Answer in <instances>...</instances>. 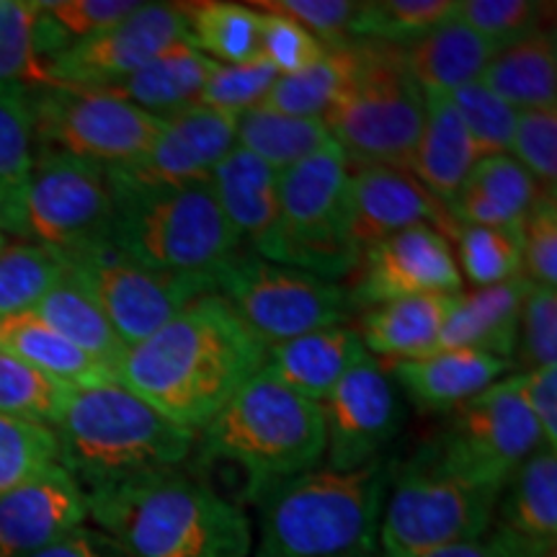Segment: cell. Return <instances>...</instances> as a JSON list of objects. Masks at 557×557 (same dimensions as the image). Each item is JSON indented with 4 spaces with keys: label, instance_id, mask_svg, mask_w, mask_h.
<instances>
[{
    "label": "cell",
    "instance_id": "60d3db41",
    "mask_svg": "<svg viewBox=\"0 0 557 557\" xmlns=\"http://www.w3.org/2000/svg\"><path fill=\"white\" fill-rule=\"evenodd\" d=\"M60 465L52 426L24 416L0 413V496Z\"/></svg>",
    "mask_w": 557,
    "mask_h": 557
},
{
    "label": "cell",
    "instance_id": "1f68e13d",
    "mask_svg": "<svg viewBox=\"0 0 557 557\" xmlns=\"http://www.w3.org/2000/svg\"><path fill=\"white\" fill-rule=\"evenodd\" d=\"M480 83L517 111L557 107L555 32L542 29L493 54Z\"/></svg>",
    "mask_w": 557,
    "mask_h": 557
},
{
    "label": "cell",
    "instance_id": "2e32d148",
    "mask_svg": "<svg viewBox=\"0 0 557 557\" xmlns=\"http://www.w3.org/2000/svg\"><path fill=\"white\" fill-rule=\"evenodd\" d=\"M320 410L331 470H359L374 462L403 426L398 387L369 354L341 377Z\"/></svg>",
    "mask_w": 557,
    "mask_h": 557
},
{
    "label": "cell",
    "instance_id": "d6a6232c",
    "mask_svg": "<svg viewBox=\"0 0 557 557\" xmlns=\"http://www.w3.org/2000/svg\"><path fill=\"white\" fill-rule=\"evenodd\" d=\"M32 312L75 348H81L83 354H88L90 359H96L116 374V367H120L129 346L120 338V333L114 331V325L109 323L99 305L86 295V289L67 271L52 289H47V295L34 305Z\"/></svg>",
    "mask_w": 557,
    "mask_h": 557
},
{
    "label": "cell",
    "instance_id": "74e56055",
    "mask_svg": "<svg viewBox=\"0 0 557 557\" xmlns=\"http://www.w3.org/2000/svg\"><path fill=\"white\" fill-rule=\"evenodd\" d=\"M457 0H369L359 5L351 39L408 47L451 18Z\"/></svg>",
    "mask_w": 557,
    "mask_h": 557
},
{
    "label": "cell",
    "instance_id": "ee69618b",
    "mask_svg": "<svg viewBox=\"0 0 557 557\" xmlns=\"http://www.w3.org/2000/svg\"><path fill=\"white\" fill-rule=\"evenodd\" d=\"M553 11V3H534V0H457L455 16L470 26L472 32L504 50L513 41L542 32V21Z\"/></svg>",
    "mask_w": 557,
    "mask_h": 557
},
{
    "label": "cell",
    "instance_id": "9f6ffc18",
    "mask_svg": "<svg viewBox=\"0 0 557 557\" xmlns=\"http://www.w3.org/2000/svg\"><path fill=\"white\" fill-rule=\"evenodd\" d=\"M29 557H129L122 545H116L101 529H88L86 524L73 529L65 537L52 542Z\"/></svg>",
    "mask_w": 557,
    "mask_h": 557
},
{
    "label": "cell",
    "instance_id": "b9f144b4",
    "mask_svg": "<svg viewBox=\"0 0 557 557\" xmlns=\"http://www.w3.org/2000/svg\"><path fill=\"white\" fill-rule=\"evenodd\" d=\"M37 156L29 88L0 83V189L11 199V212ZM11 227V225H9Z\"/></svg>",
    "mask_w": 557,
    "mask_h": 557
},
{
    "label": "cell",
    "instance_id": "8d00e7d4",
    "mask_svg": "<svg viewBox=\"0 0 557 557\" xmlns=\"http://www.w3.org/2000/svg\"><path fill=\"white\" fill-rule=\"evenodd\" d=\"M346 45L331 47L315 65L292 75H278L259 107L302 120H325L346 86Z\"/></svg>",
    "mask_w": 557,
    "mask_h": 557
},
{
    "label": "cell",
    "instance_id": "f5cc1de1",
    "mask_svg": "<svg viewBox=\"0 0 557 557\" xmlns=\"http://www.w3.org/2000/svg\"><path fill=\"white\" fill-rule=\"evenodd\" d=\"M323 54L325 47L292 18L278 16V13H261V58H267L278 70V75L299 73L315 65Z\"/></svg>",
    "mask_w": 557,
    "mask_h": 557
},
{
    "label": "cell",
    "instance_id": "11a10c76",
    "mask_svg": "<svg viewBox=\"0 0 557 557\" xmlns=\"http://www.w3.org/2000/svg\"><path fill=\"white\" fill-rule=\"evenodd\" d=\"M426 557H555V547L529 545V542H521L511 537V534L491 527V532L483 540L436 549V553Z\"/></svg>",
    "mask_w": 557,
    "mask_h": 557
},
{
    "label": "cell",
    "instance_id": "4dcf8cb0",
    "mask_svg": "<svg viewBox=\"0 0 557 557\" xmlns=\"http://www.w3.org/2000/svg\"><path fill=\"white\" fill-rule=\"evenodd\" d=\"M0 348L65 387H94L120 382L109 367L99 364L81 348H75L32 310L0 318Z\"/></svg>",
    "mask_w": 557,
    "mask_h": 557
},
{
    "label": "cell",
    "instance_id": "6da1fadb",
    "mask_svg": "<svg viewBox=\"0 0 557 557\" xmlns=\"http://www.w3.org/2000/svg\"><path fill=\"white\" fill-rule=\"evenodd\" d=\"M267 348L225 299L205 295L150 338L129 346L116 367V380L197 434L261 372Z\"/></svg>",
    "mask_w": 557,
    "mask_h": 557
},
{
    "label": "cell",
    "instance_id": "cb8c5ba5",
    "mask_svg": "<svg viewBox=\"0 0 557 557\" xmlns=\"http://www.w3.org/2000/svg\"><path fill=\"white\" fill-rule=\"evenodd\" d=\"M529 284L532 282L521 274L493 287L459 292L436 348H470V351L513 361L519 344L521 305H524Z\"/></svg>",
    "mask_w": 557,
    "mask_h": 557
},
{
    "label": "cell",
    "instance_id": "6f0895ef",
    "mask_svg": "<svg viewBox=\"0 0 557 557\" xmlns=\"http://www.w3.org/2000/svg\"><path fill=\"white\" fill-rule=\"evenodd\" d=\"M9 225H11V199L5 197V191L0 189V248L9 243Z\"/></svg>",
    "mask_w": 557,
    "mask_h": 557
},
{
    "label": "cell",
    "instance_id": "484cf974",
    "mask_svg": "<svg viewBox=\"0 0 557 557\" xmlns=\"http://www.w3.org/2000/svg\"><path fill=\"white\" fill-rule=\"evenodd\" d=\"M400 50L410 78L423 96H449L451 90L480 81L498 47L451 16Z\"/></svg>",
    "mask_w": 557,
    "mask_h": 557
},
{
    "label": "cell",
    "instance_id": "44dd1931",
    "mask_svg": "<svg viewBox=\"0 0 557 557\" xmlns=\"http://www.w3.org/2000/svg\"><path fill=\"white\" fill-rule=\"evenodd\" d=\"M395 387L426 413H451L504 377L513 361L470 348H436L426 357L382 361Z\"/></svg>",
    "mask_w": 557,
    "mask_h": 557
},
{
    "label": "cell",
    "instance_id": "4316f807",
    "mask_svg": "<svg viewBox=\"0 0 557 557\" xmlns=\"http://www.w3.org/2000/svg\"><path fill=\"white\" fill-rule=\"evenodd\" d=\"M475 163L478 152L472 148V139L457 109L451 107L447 96H426L423 129L408 165L410 176L431 197L449 205Z\"/></svg>",
    "mask_w": 557,
    "mask_h": 557
},
{
    "label": "cell",
    "instance_id": "603a6c76",
    "mask_svg": "<svg viewBox=\"0 0 557 557\" xmlns=\"http://www.w3.org/2000/svg\"><path fill=\"white\" fill-rule=\"evenodd\" d=\"M361 357H367V348L359 331L351 325H331L269 346L263 372L320 406Z\"/></svg>",
    "mask_w": 557,
    "mask_h": 557
},
{
    "label": "cell",
    "instance_id": "30bf717a",
    "mask_svg": "<svg viewBox=\"0 0 557 557\" xmlns=\"http://www.w3.org/2000/svg\"><path fill=\"white\" fill-rule=\"evenodd\" d=\"M220 295L246 329L263 346L346 325L354 302L348 287L333 278L310 274L240 250L214 274Z\"/></svg>",
    "mask_w": 557,
    "mask_h": 557
},
{
    "label": "cell",
    "instance_id": "52a82bcc",
    "mask_svg": "<svg viewBox=\"0 0 557 557\" xmlns=\"http://www.w3.org/2000/svg\"><path fill=\"white\" fill-rule=\"evenodd\" d=\"M348 75L325 114L333 139L351 169L387 165L408 173L426 116V96L410 78L400 47L346 41Z\"/></svg>",
    "mask_w": 557,
    "mask_h": 557
},
{
    "label": "cell",
    "instance_id": "d4e9b609",
    "mask_svg": "<svg viewBox=\"0 0 557 557\" xmlns=\"http://www.w3.org/2000/svg\"><path fill=\"white\" fill-rule=\"evenodd\" d=\"M542 197L534 178L511 156L480 158L447 209L457 225H521Z\"/></svg>",
    "mask_w": 557,
    "mask_h": 557
},
{
    "label": "cell",
    "instance_id": "db71d44e",
    "mask_svg": "<svg viewBox=\"0 0 557 557\" xmlns=\"http://www.w3.org/2000/svg\"><path fill=\"white\" fill-rule=\"evenodd\" d=\"M513 385L537 421L547 447L557 449V364L513 374Z\"/></svg>",
    "mask_w": 557,
    "mask_h": 557
},
{
    "label": "cell",
    "instance_id": "ba28073f",
    "mask_svg": "<svg viewBox=\"0 0 557 557\" xmlns=\"http://www.w3.org/2000/svg\"><path fill=\"white\" fill-rule=\"evenodd\" d=\"M487 487L451 472L431 444L393 468L380 519L377 557H426L436 549L483 540L500 498Z\"/></svg>",
    "mask_w": 557,
    "mask_h": 557
},
{
    "label": "cell",
    "instance_id": "277c9868",
    "mask_svg": "<svg viewBox=\"0 0 557 557\" xmlns=\"http://www.w3.org/2000/svg\"><path fill=\"white\" fill-rule=\"evenodd\" d=\"M52 431L60 465L86 493L148 472L178 470L197 444L194 431L120 382L70 387Z\"/></svg>",
    "mask_w": 557,
    "mask_h": 557
},
{
    "label": "cell",
    "instance_id": "7bdbcfd3",
    "mask_svg": "<svg viewBox=\"0 0 557 557\" xmlns=\"http://www.w3.org/2000/svg\"><path fill=\"white\" fill-rule=\"evenodd\" d=\"M447 99L457 109L465 129H468L478 160L491 156H508L513 129H517V109L508 107L504 99H498L480 81L451 90Z\"/></svg>",
    "mask_w": 557,
    "mask_h": 557
},
{
    "label": "cell",
    "instance_id": "7dc6e473",
    "mask_svg": "<svg viewBox=\"0 0 557 557\" xmlns=\"http://www.w3.org/2000/svg\"><path fill=\"white\" fill-rule=\"evenodd\" d=\"M276 78L278 70L267 58L243 62V65H218L209 75L197 103L238 120L240 114L256 109L267 99Z\"/></svg>",
    "mask_w": 557,
    "mask_h": 557
},
{
    "label": "cell",
    "instance_id": "f907efd6",
    "mask_svg": "<svg viewBox=\"0 0 557 557\" xmlns=\"http://www.w3.org/2000/svg\"><path fill=\"white\" fill-rule=\"evenodd\" d=\"M527 369L557 364V292L529 284L519 318L517 357Z\"/></svg>",
    "mask_w": 557,
    "mask_h": 557
},
{
    "label": "cell",
    "instance_id": "7c38bea8",
    "mask_svg": "<svg viewBox=\"0 0 557 557\" xmlns=\"http://www.w3.org/2000/svg\"><path fill=\"white\" fill-rule=\"evenodd\" d=\"M60 256L67 274L99 305L127 346L150 338L199 297L214 295L212 278L148 269L107 240Z\"/></svg>",
    "mask_w": 557,
    "mask_h": 557
},
{
    "label": "cell",
    "instance_id": "ab89813d",
    "mask_svg": "<svg viewBox=\"0 0 557 557\" xmlns=\"http://www.w3.org/2000/svg\"><path fill=\"white\" fill-rule=\"evenodd\" d=\"M521 225L455 227L449 243L455 240L457 246V267H462L465 276H468L470 284H475V289L493 287V284L521 276Z\"/></svg>",
    "mask_w": 557,
    "mask_h": 557
},
{
    "label": "cell",
    "instance_id": "e575fe53",
    "mask_svg": "<svg viewBox=\"0 0 557 557\" xmlns=\"http://www.w3.org/2000/svg\"><path fill=\"white\" fill-rule=\"evenodd\" d=\"M189 41L218 65H243L261 58V13L243 3L199 0L178 3Z\"/></svg>",
    "mask_w": 557,
    "mask_h": 557
},
{
    "label": "cell",
    "instance_id": "ffe728a7",
    "mask_svg": "<svg viewBox=\"0 0 557 557\" xmlns=\"http://www.w3.org/2000/svg\"><path fill=\"white\" fill-rule=\"evenodd\" d=\"M86 491L54 465L0 496V557H29L86 524Z\"/></svg>",
    "mask_w": 557,
    "mask_h": 557
},
{
    "label": "cell",
    "instance_id": "f35d334b",
    "mask_svg": "<svg viewBox=\"0 0 557 557\" xmlns=\"http://www.w3.org/2000/svg\"><path fill=\"white\" fill-rule=\"evenodd\" d=\"M62 274L65 261L54 250L24 240L5 243L0 248V318L34 310Z\"/></svg>",
    "mask_w": 557,
    "mask_h": 557
},
{
    "label": "cell",
    "instance_id": "8992f818",
    "mask_svg": "<svg viewBox=\"0 0 557 557\" xmlns=\"http://www.w3.org/2000/svg\"><path fill=\"white\" fill-rule=\"evenodd\" d=\"M197 434L201 457L246 472L253 500L315 470L325 457L323 410L263 369Z\"/></svg>",
    "mask_w": 557,
    "mask_h": 557
},
{
    "label": "cell",
    "instance_id": "f6af8a7d",
    "mask_svg": "<svg viewBox=\"0 0 557 557\" xmlns=\"http://www.w3.org/2000/svg\"><path fill=\"white\" fill-rule=\"evenodd\" d=\"M67 389L0 348V413L34 418L52 426Z\"/></svg>",
    "mask_w": 557,
    "mask_h": 557
},
{
    "label": "cell",
    "instance_id": "8fae6325",
    "mask_svg": "<svg viewBox=\"0 0 557 557\" xmlns=\"http://www.w3.org/2000/svg\"><path fill=\"white\" fill-rule=\"evenodd\" d=\"M37 148L88 160L101 169H127L150 150L163 116L83 86H32Z\"/></svg>",
    "mask_w": 557,
    "mask_h": 557
},
{
    "label": "cell",
    "instance_id": "d6986e66",
    "mask_svg": "<svg viewBox=\"0 0 557 557\" xmlns=\"http://www.w3.org/2000/svg\"><path fill=\"white\" fill-rule=\"evenodd\" d=\"M413 225H431L451 238L457 222L447 205L423 189L406 171L387 165L351 169V225L348 238L361 256L380 240Z\"/></svg>",
    "mask_w": 557,
    "mask_h": 557
},
{
    "label": "cell",
    "instance_id": "7402d4cb",
    "mask_svg": "<svg viewBox=\"0 0 557 557\" xmlns=\"http://www.w3.org/2000/svg\"><path fill=\"white\" fill-rule=\"evenodd\" d=\"M218 205L240 248L271 261L278 230V173L235 145L209 176Z\"/></svg>",
    "mask_w": 557,
    "mask_h": 557
},
{
    "label": "cell",
    "instance_id": "7a4b0ae2",
    "mask_svg": "<svg viewBox=\"0 0 557 557\" xmlns=\"http://www.w3.org/2000/svg\"><path fill=\"white\" fill-rule=\"evenodd\" d=\"M88 517L129 557H250L246 511L181 470L148 472L86 493Z\"/></svg>",
    "mask_w": 557,
    "mask_h": 557
},
{
    "label": "cell",
    "instance_id": "9a60e30c",
    "mask_svg": "<svg viewBox=\"0 0 557 557\" xmlns=\"http://www.w3.org/2000/svg\"><path fill=\"white\" fill-rule=\"evenodd\" d=\"M181 39H189V26L178 3H139L120 24L47 62L45 86H109L137 73Z\"/></svg>",
    "mask_w": 557,
    "mask_h": 557
},
{
    "label": "cell",
    "instance_id": "f1b7e54d",
    "mask_svg": "<svg viewBox=\"0 0 557 557\" xmlns=\"http://www.w3.org/2000/svg\"><path fill=\"white\" fill-rule=\"evenodd\" d=\"M457 295H421L393 299L367 310L361 318V344L367 354H377L385 361L416 359L436 351L438 336L447 323Z\"/></svg>",
    "mask_w": 557,
    "mask_h": 557
},
{
    "label": "cell",
    "instance_id": "c3c4849f",
    "mask_svg": "<svg viewBox=\"0 0 557 557\" xmlns=\"http://www.w3.org/2000/svg\"><path fill=\"white\" fill-rule=\"evenodd\" d=\"M508 152L542 194L557 197V107L519 111Z\"/></svg>",
    "mask_w": 557,
    "mask_h": 557
},
{
    "label": "cell",
    "instance_id": "4fadbf2b",
    "mask_svg": "<svg viewBox=\"0 0 557 557\" xmlns=\"http://www.w3.org/2000/svg\"><path fill=\"white\" fill-rule=\"evenodd\" d=\"M111 194L107 169L58 150L37 148L11 212L9 235L54 253L107 240Z\"/></svg>",
    "mask_w": 557,
    "mask_h": 557
},
{
    "label": "cell",
    "instance_id": "f546056e",
    "mask_svg": "<svg viewBox=\"0 0 557 557\" xmlns=\"http://www.w3.org/2000/svg\"><path fill=\"white\" fill-rule=\"evenodd\" d=\"M493 527L537 547L557 537V449L542 447L508 480Z\"/></svg>",
    "mask_w": 557,
    "mask_h": 557
},
{
    "label": "cell",
    "instance_id": "e0dca14e",
    "mask_svg": "<svg viewBox=\"0 0 557 557\" xmlns=\"http://www.w3.org/2000/svg\"><path fill=\"white\" fill-rule=\"evenodd\" d=\"M359 278L348 287L354 310H372L393 299L462 292L451 243L431 225H413L367 248Z\"/></svg>",
    "mask_w": 557,
    "mask_h": 557
},
{
    "label": "cell",
    "instance_id": "3957f363",
    "mask_svg": "<svg viewBox=\"0 0 557 557\" xmlns=\"http://www.w3.org/2000/svg\"><path fill=\"white\" fill-rule=\"evenodd\" d=\"M393 468L377 457L359 470L315 468L274 485L256 500L261 529L250 557H377Z\"/></svg>",
    "mask_w": 557,
    "mask_h": 557
},
{
    "label": "cell",
    "instance_id": "ac0fdd59",
    "mask_svg": "<svg viewBox=\"0 0 557 557\" xmlns=\"http://www.w3.org/2000/svg\"><path fill=\"white\" fill-rule=\"evenodd\" d=\"M235 116L191 103L163 116L150 150L127 169H109L139 184H194L207 181L235 148Z\"/></svg>",
    "mask_w": 557,
    "mask_h": 557
},
{
    "label": "cell",
    "instance_id": "836d02e7",
    "mask_svg": "<svg viewBox=\"0 0 557 557\" xmlns=\"http://www.w3.org/2000/svg\"><path fill=\"white\" fill-rule=\"evenodd\" d=\"M235 145L263 160L276 173L287 171L318 152L338 148L323 120L276 114V111L261 107L238 116Z\"/></svg>",
    "mask_w": 557,
    "mask_h": 557
},
{
    "label": "cell",
    "instance_id": "5b68a950",
    "mask_svg": "<svg viewBox=\"0 0 557 557\" xmlns=\"http://www.w3.org/2000/svg\"><path fill=\"white\" fill-rule=\"evenodd\" d=\"M107 178L111 194L107 243L132 261L214 282V274L243 250L209 178L194 184H139L109 169Z\"/></svg>",
    "mask_w": 557,
    "mask_h": 557
},
{
    "label": "cell",
    "instance_id": "9c48e42d",
    "mask_svg": "<svg viewBox=\"0 0 557 557\" xmlns=\"http://www.w3.org/2000/svg\"><path fill=\"white\" fill-rule=\"evenodd\" d=\"M348 225L351 165L338 148L278 173V230L271 261L338 282L361 261Z\"/></svg>",
    "mask_w": 557,
    "mask_h": 557
},
{
    "label": "cell",
    "instance_id": "83f0119b",
    "mask_svg": "<svg viewBox=\"0 0 557 557\" xmlns=\"http://www.w3.org/2000/svg\"><path fill=\"white\" fill-rule=\"evenodd\" d=\"M214 67L218 62L205 58L189 39H181L137 73L99 90L120 96L148 114L165 116L197 103Z\"/></svg>",
    "mask_w": 557,
    "mask_h": 557
},
{
    "label": "cell",
    "instance_id": "5bb4252c",
    "mask_svg": "<svg viewBox=\"0 0 557 557\" xmlns=\"http://www.w3.org/2000/svg\"><path fill=\"white\" fill-rule=\"evenodd\" d=\"M429 444L451 472L498 491L534 451L547 447L513 377L451 410L447 426Z\"/></svg>",
    "mask_w": 557,
    "mask_h": 557
},
{
    "label": "cell",
    "instance_id": "681fc988",
    "mask_svg": "<svg viewBox=\"0 0 557 557\" xmlns=\"http://www.w3.org/2000/svg\"><path fill=\"white\" fill-rule=\"evenodd\" d=\"M357 0H259L250 9L261 13H278L310 32L325 50L351 41L354 21L359 13Z\"/></svg>",
    "mask_w": 557,
    "mask_h": 557
},
{
    "label": "cell",
    "instance_id": "816d5d0a",
    "mask_svg": "<svg viewBox=\"0 0 557 557\" xmlns=\"http://www.w3.org/2000/svg\"><path fill=\"white\" fill-rule=\"evenodd\" d=\"M521 274L540 287H557V197L542 194L524 218Z\"/></svg>",
    "mask_w": 557,
    "mask_h": 557
},
{
    "label": "cell",
    "instance_id": "d590c367",
    "mask_svg": "<svg viewBox=\"0 0 557 557\" xmlns=\"http://www.w3.org/2000/svg\"><path fill=\"white\" fill-rule=\"evenodd\" d=\"M139 9V0H37L34 50L41 67L70 47L111 29Z\"/></svg>",
    "mask_w": 557,
    "mask_h": 557
},
{
    "label": "cell",
    "instance_id": "bcb514c9",
    "mask_svg": "<svg viewBox=\"0 0 557 557\" xmlns=\"http://www.w3.org/2000/svg\"><path fill=\"white\" fill-rule=\"evenodd\" d=\"M37 0H0V83L45 86V67L34 50Z\"/></svg>",
    "mask_w": 557,
    "mask_h": 557
}]
</instances>
